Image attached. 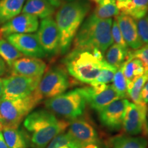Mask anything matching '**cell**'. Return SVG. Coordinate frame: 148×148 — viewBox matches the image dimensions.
<instances>
[{
  "label": "cell",
  "instance_id": "7",
  "mask_svg": "<svg viewBox=\"0 0 148 148\" xmlns=\"http://www.w3.org/2000/svg\"><path fill=\"white\" fill-rule=\"evenodd\" d=\"M69 86L67 71L61 66H54L45 72L35 91L42 99H49L66 92Z\"/></svg>",
  "mask_w": 148,
  "mask_h": 148
},
{
  "label": "cell",
  "instance_id": "12",
  "mask_svg": "<svg viewBox=\"0 0 148 148\" xmlns=\"http://www.w3.org/2000/svg\"><path fill=\"white\" fill-rule=\"evenodd\" d=\"M40 45L47 54L55 55L59 51V33L52 16L42 18L36 33Z\"/></svg>",
  "mask_w": 148,
  "mask_h": 148
},
{
  "label": "cell",
  "instance_id": "9",
  "mask_svg": "<svg viewBox=\"0 0 148 148\" xmlns=\"http://www.w3.org/2000/svg\"><path fill=\"white\" fill-rule=\"evenodd\" d=\"M40 78L14 75L2 78L3 92L1 99H19L27 97L36 90Z\"/></svg>",
  "mask_w": 148,
  "mask_h": 148
},
{
  "label": "cell",
  "instance_id": "10",
  "mask_svg": "<svg viewBox=\"0 0 148 148\" xmlns=\"http://www.w3.org/2000/svg\"><path fill=\"white\" fill-rule=\"evenodd\" d=\"M147 104L138 105L129 101L122 124L126 134L131 136L147 134Z\"/></svg>",
  "mask_w": 148,
  "mask_h": 148
},
{
  "label": "cell",
  "instance_id": "20",
  "mask_svg": "<svg viewBox=\"0 0 148 148\" xmlns=\"http://www.w3.org/2000/svg\"><path fill=\"white\" fill-rule=\"evenodd\" d=\"M123 73L126 80L127 88L131 86L133 82L138 77L145 73V69L143 63L137 58H127L121 65Z\"/></svg>",
  "mask_w": 148,
  "mask_h": 148
},
{
  "label": "cell",
  "instance_id": "3",
  "mask_svg": "<svg viewBox=\"0 0 148 148\" xmlns=\"http://www.w3.org/2000/svg\"><path fill=\"white\" fill-rule=\"evenodd\" d=\"M112 19H99L91 14L84 20L73 40V50H92L97 49L104 54L113 43Z\"/></svg>",
  "mask_w": 148,
  "mask_h": 148
},
{
  "label": "cell",
  "instance_id": "2",
  "mask_svg": "<svg viewBox=\"0 0 148 148\" xmlns=\"http://www.w3.org/2000/svg\"><path fill=\"white\" fill-rule=\"evenodd\" d=\"M90 9V4L86 0H73L60 6L55 21L59 33V52L61 54L69 51Z\"/></svg>",
  "mask_w": 148,
  "mask_h": 148
},
{
  "label": "cell",
  "instance_id": "28",
  "mask_svg": "<svg viewBox=\"0 0 148 148\" xmlns=\"http://www.w3.org/2000/svg\"><path fill=\"white\" fill-rule=\"evenodd\" d=\"M119 14V9L115 2H110L97 5L92 14L99 19L110 18L112 16H116Z\"/></svg>",
  "mask_w": 148,
  "mask_h": 148
},
{
  "label": "cell",
  "instance_id": "38",
  "mask_svg": "<svg viewBox=\"0 0 148 148\" xmlns=\"http://www.w3.org/2000/svg\"><path fill=\"white\" fill-rule=\"evenodd\" d=\"M0 148H9L7 144L5 143L1 132H0Z\"/></svg>",
  "mask_w": 148,
  "mask_h": 148
},
{
  "label": "cell",
  "instance_id": "18",
  "mask_svg": "<svg viewBox=\"0 0 148 148\" xmlns=\"http://www.w3.org/2000/svg\"><path fill=\"white\" fill-rule=\"evenodd\" d=\"M55 8L47 0H26L22 13L31 14L42 19L52 16Z\"/></svg>",
  "mask_w": 148,
  "mask_h": 148
},
{
  "label": "cell",
  "instance_id": "31",
  "mask_svg": "<svg viewBox=\"0 0 148 148\" xmlns=\"http://www.w3.org/2000/svg\"><path fill=\"white\" fill-rule=\"evenodd\" d=\"M132 58L138 59L143 63L145 71L148 72V44H145L134 51H128L127 58Z\"/></svg>",
  "mask_w": 148,
  "mask_h": 148
},
{
  "label": "cell",
  "instance_id": "23",
  "mask_svg": "<svg viewBox=\"0 0 148 148\" xmlns=\"http://www.w3.org/2000/svg\"><path fill=\"white\" fill-rule=\"evenodd\" d=\"M128 51L121 46L112 43L105 52L104 59L110 65L118 69L127 60Z\"/></svg>",
  "mask_w": 148,
  "mask_h": 148
},
{
  "label": "cell",
  "instance_id": "25",
  "mask_svg": "<svg viewBox=\"0 0 148 148\" xmlns=\"http://www.w3.org/2000/svg\"><path fill=\"white\" fill-rule=\"evenodd\" d=\"M121 12L138 21L148 13V0H132Z\"/></svg>",
  "mask_w": 148,
  "mask_h": 148
},
{
  "label": "cell",
  "instance_id": "17",
  "mask_svg": "<svg viewBox=\"0 0 148 148\" xmlns=\"http://www.w3.org/2000/svg\"><path fill=\"white\" fill-rule=\"evenodd\" d=\"M115 18L127 46L134 50L141 47L143 44L138 35L137 25L135 19L123 12L118 14Z\"/></svg>",
  "mask_w": 148,
  "mask_h": 148
},
{
  "label": "cell",
  "instance_id": "26",
  "mask_svg": "<svg viewBox=\"0 0 148 148\" xmlns=\"http://www.w3.org/2000/svg\"><path fill=\"white\" fill-rule=\"evenodd\" d=\"M148 79V72H145L143 75L138 77L133 82L130 88H127V97L131 99L133 103L138 105L145 104L141 100L140 98V92L144 84Z\"/></svg>",
  "mask_w": 148,
  "mask_h": 148
},
{
  "label": "cell",
  "instance_id": "32",
  "mask_svg": "<svg viewBox=\"0 0 148 148\" xmlns=\"http://www.w3.org/2000/svg\"><path fill=\"white\" fill-rule=\"evenodd\" d=\"M138 35L143 44H148V13L136 22Z\"/></svg>",
  "mask_w": 148,
  "mask_h": 148
},
{
  "label": "cell",
  "instance_id": "6",
  "mask_svg": "<svg viewBox=\"0 0 148 148\" xmlns=\"http://www.w3.org/2000/svg\"><path fill=\"white\" fill-rule=\"evenodd\" d=\"M87 101L83 88L64 92L45 101L47 109L66 120L77 119L84 114Z\"/></svg>",
  "mask_w": 148,
  "mask_h": 148
},
{
  "label": "cell",
  "instance_id": "4",
  "mask_svg": "<svg viewBox=\"0 0 148 148\" xmlns=\"http://www.w3.org/2000/svg\"><path fill=\"white\" fill-rule=\"evenodd\" d=\"M63 62L68 74L79 82L90 84L101 70L109 64L103 54L97 49L92 50H72Z\"/></svg>",
  "mask_w": 148,
  "mask_h": 148
},
{
  "label": "cell",
  "instance_id": "39",
  "mask_svg": "<svg viewBox=\"0 0 148 148\" xmlns=\"http://www.w3.org/2000/svg\"><path fill=\"white\" fill-rule=\"evenodd\" d=\"M90 1H93L94 3H97V5L103 4V3H110V2H115V0H90Z\"/></svg>",
  "mask_w": 148,
  "mask_h": 148
},
{
  "label": "cell",
  "instance_id": "24",
  "mask_svg": "<svg viewBox=\"0 0 148 148\" xmlns=\"http://www.w3.org/2000/svg\"><path fill=\"white\" fill-rule=\"evenodd\" d=\"M23 56L6 39L0 38V56L10 67L14 61L23 57Z\"/></svg>",
  "mask_w": 148,
  "mask_h": 148
},
{
  "label": "cell",
  "instance_id": "33",
  "mask_svg": "<svg viewBox=\"0 0 148 148\" xmlns=\"http://www.w3.org/2000/svg\"><path fill=\"white\" fill-rule=\"evenodd\" d=\"M111 33H112V39H113V42H114V43L121 46L123 49L128 50V46H127L126 42H125V40L123 39V37L122 36L121 30H120L119 25H118L115 18L112 21Z\"/></svg>",
  "mask_w": 148,
  "mask_h": 148
},
{
  "label": "cell",
  "instance_id": "13",
  "mask_svg": "<svg viewBox=\"0 0 148 148\" xmlns=\"http://www.w3.org/2000/svg\"><path fill=\"white\" fill-rule=\"evenodd\" d=\"M83 88L87 103L97 112L120 98L112 85H90Z\"/></svg>",
  "mask_w": 148,
  "mask_h": 148
},
{
  "label": "cell",
  "instance_id": "21",
  "mask_svg": "<svg viewBox=\"0 0 148 148\" xmlns=\"http://www.w3.org/2000/svg\"><path fill=\"white\" fill-rule=\"evenodd\" d=\"M112 148H147L148 142L142 136L119 135L111 140Z\"/></svg>",
  "mask_w": 148,
  "mask_h": 148
},
{
  "label": "cell",
  "instance_id": "40",
  "mask_svg": "<svg viewBox=\"0 0 148 148\" xmlns=\"http://www.w3.org/2000/svg\"><path fill=\"white\" fill-rule=\"evenodd\" d=\"M3 79L0 78V99L3 95Z\"/></svg>",
  "mask_w": 148,
  "mask_h": 148
},
{
  "label": "cell",
  "instance_id": "5",
  "mask_svg": "<svg viewBox=\"0 0 148 148\" xmlns=\"http://www.w3.org/2000/svg\"><path fill=\"white\" fill-rule=\"evenodd\" d=\"M42 99L35 90L23 98L0 99V121L3 128H18L23 119Z\"/></svg>",
  "mask_w": 148,
  "mask_h": 148
},
{
  "label": "cell",
  "instance_id": "41",
  "mask_svg": "<svg viewBox=\"0 0 148 148\" xmlns=\"http://www.w3.org/2000/svg\"><path fill=\"white\" fill-rule=\"evenodd\" d=\"M2 130H3V126H2V124H1V121H0V132H1Z\"/></svg>",
  "mask_w": 148,
  "mask_h": 148
},
{
  "label": "cell",
  "instance_id": "35",
  "mask_svg": "<svg viewBox=\"0 0 148 148\" xmlns=\"http://www.w3.org/2000/svg\"><path fill=\"white\" fill-rule=\"evenodd\" d=\"M131 1H132V0H115V3L117 8L119 9V10L121 11L126 8Z\"/></svg>",
  "mask_w": 148,
  "mask_h": 148
},
{
  "label": "cell",
  "instance_id": "16",
  "mask_svg": "<svg viewBox=\"0 0 148 148\" xmlns=\"http://www.w3.org/2000/svg\"><path fill=\"white\" fill-rule=\"evenodd\" d=\"M10 68L12 75L41 77L47 69V64L40 58L25 56L14 61Z\"/></svg>",
  "mask_w": 148,
  "mask_h": 148
},
{
  "label": "cell",
  "instance_id": "37",
  "mask_svg": "<svg viewBox=\"0 0 148 148\" xmlns=\"http://www.w3.org/2000/svg\"><path fill=\"white\" fill-rule=\"evenodd\" d=\"M49 3H51L53 6H54L55 8H58V7H60L61 5H62L63 1H65V0H47ZM68 1H73V0H68Z\"/></svg>",
  "mask_w": 148,
  "mask_h": 148
},
{
  "label": "cell",
  "instance_id": "27",
  "mask_svg": "<svg viewBox=\"0 0 148 148\" xmlns=\"http://www.w3.org/2000/svg\"><path fill=\"white\" fill-rule=\"evenodd\" d=\"M45 148H82L68 132H64L53 138Z\"/></svg>",
  "mask_w": 148,
  "mask_h": 148
},
{
  "label": "cell",
  "instance_id": "36",
  "mask_svg": "<svg viewBox=\"0 0 148 148\" xmlns=\"http://www.w3.org/2000/svg\"><path fill=\"white\" fill-rule=\"evenodd\" d=\"M7 70L6 63L4 60H3L2 58L0 56V77L4 75Z\"/></svg>",
  "mask_w": 148,
  "mask_h": 148
},
{
  "label": "cell",
  "instance_id": "1",
  "mask_svg": "<svg viewBox=\"0 0 148 148\" xmlns=\"http://www.w3.org/2000/svg\"><path fill=\"white\" fill-rule=\"evenodd\" d=\"M69 124L48 109L42 108L32 111L23 121L33 148H45L56 136L65 132Z\"/></svg>",
  "mask_w": 148,
  "mask_h": 148
},
{
  "label": "cell",
  "instance_id": "22",
  "mask_svg": "<svg viewBox=\"0 0 148 148\" xmlns=\"http://www.w3.org/2000/svg\"><path fill=\"white\" fill-rule=\"evenodd\" d=\"M2 134L9 148H26L27 138L18 128H3Z\"/></svg>",
  "mask_w": 148,
  "mask_h": 148
},
{
  "label": "cell",
  "instance_id": "14",
  "mask_svg": "<svg viewBox=\"0 0 148 148\" xmlns=\"http://www.w3.org/2000/svg\"><path fill=\"white\" fill-rule=\"evenodd\" d=\"M5 39L24 56L38 58H45L47 56L38 41L36 34H10L5 37Z\"/></svg>",
  "mask_w": 148,
  "mask_h": 148
},
{
  "label": "cell",
  "instance_id": "19",
  "mask_svg": "<svg viewBox=\"0 0 148 148\" xmlns=\"http://www.w3.org/2000/svg\"><path fill=\"white\" fill-rule=\"evenodd\" d=\"M26 0H0V25L20 14Z\"/></svg>",
  "mask_w": 148,
  "mask_h": 148
},
{
  "label": "cell",
  "instance_id": "11",
  "mask_svg": "<svg viewBox=\"0 0 148 148\" xmlns=\"http://www.w3.org/2000/svg\"><path fill=\"white\" fill-rule=\"evenodd\" d=\"M128 102L126 98H118L99 110L98 116L101 124L110 130L121 129Z\"/></svg>",
  "mask_w": 148,
  "mask_h": 148
},
{
  "label": "cell",
  "instance_id": "30",
  "mask_svg": "<svg viewBox=\"0 0 148 148\" xmlns=\"http://www.w3.org/2000/svg\"><path fill=\"white\" fill-rule=\"evenodd\" d=\"M116 69H117L116 68L113 67L109 64L108 66L101 70L100 73H99L97 77L90 85H108L109 83L112 82Z\"/></svg>",
  "mask_w": 148,
  "mask_h": 148
},
{
  "label": "cell",
  "instance_id": "8",
  "mask_svg": "<svg viewBox=\"0 0 148 148\" xmlns=\"http://www.w3.org/2000/svg\"><path fill=\"white\" fill-rule=\"evenodd\" d=\"M67 132L82 148H106L95 126L88 120L79 117L72 120Z\"/></svg>",
  "mask_w": 148,
  "mask_h": 148
},
{
  "label": "cell",
  "instance_id": "42",
  "mask_svg": "<svg viewBox=\"0 0 148 148\" xmlns=\"http://www.w3.org/2000/svg\"><path fill=\"white\" fill-rule=\"evenodd\" d=\"M147 127H148V109L147 110Z\"/></svg>",
  "mask_w": 148,
  "mask_h": 148
},
{
  "label": "cell",
  "instance_id": "15",
  "mask_svg": "<svg viewBox=\"0 0 148 148\" xmlns=\"http://www.w3.org/2000/svg\"><path fill=\"white\" fill-rule=\"evenodd\" d=\"M39 26L38 18L28 14H20L0 27V35L6 37L14 34H27L37 31Z\"/></svg>",
  "mask_w": 148,
  "mask_h": 148
},
{
  "label": "cell",
  "instance_id": "29",
  "mask_svg": "<svg viewBox=\"0 0 148 148\" xmlns=\"http://www.w3.org/2000/svg\"><path fill=\"white\" fill-rule=\"evenodd\" d=\"M112 87L120 98L127 97V85L121 66L116 69L112 79Z\"/></svg>",
  "mask_w": 148,
  "mask_h": 148
},
{
  "label": "cell",
  "instance_id": "34",
  "mask_svg": "<svg viewBox=\"0 0 148 148\" xmlns=\"http://www.w3.org/2000/svg\"><path fill=\"white\" fill-rule=\"evenodd\" d=\"M140 98L144 103L147 104L148 103V79L145 84H144L143 88H142L141 92H140Z\"/></svg>",
  "mask_w": 148,
  "mask_h": 148
}]
</instances>
